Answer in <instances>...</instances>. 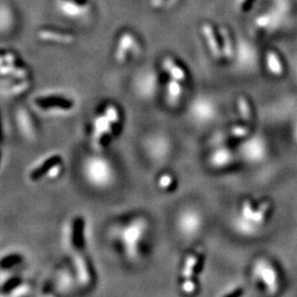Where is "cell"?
I'll list each match as a JSON object with an SVG mask.
<instances>
[{"instance_id": "6da1fadb", "label": "cell", "mask_w": 297, "mask_h": 297, "mask_svg": "<svg viewBox=\"0 0 297 297\" xmlns=\"http://www.w3.org/2000/svg\"><path fill=\"white\" fill-rule=\"evenodd\" d=\"M146 232V221L144 218H136L124 225L120 231V241L129 258L136 257L140 244Z\"/></svg>"}, {"instance_id": "7a4b0ae2", "label": "cell", "mask_w": 297, "mask_h": 297, "mask_svg": "<svg viewBox=\"0 0 297 297\" xmlns=\"http://www.w3.org/2000/svg\"><path fill=\"white\" fill-rule=\"evenodd\" d=\"M84 173L92 185L104 188L113 180V170L110 163L101 157H90L84 165Z\"/></svg>"}, {"instance_id": "3957f363", "label": "cell", "mask_w": 297, "mask_h": 297, "mask_svg": "<svg viewBox=\"0 0 297 297\" xmlns=\"http://www.w3.org/2000/svg\"><path fill=\"white\" fill-rule=\"evenodd\" d=\"M73 262L76 270V276L82 285L86 286L90 282V272L86 257L82 253V250L73 251Z\"/></svg>"}, {"instance_id": "277c9868", "label": "cell", "mask_w": 297, "mask_h": 297, "mask_svg": "<svg viewBox=\"0 0 297 297\" xmlns=\"http://www.w3.org/2000/svg\"><path fill=\"white\" fill-rule=\"evenodd\" d=\"M135 45V38L131 33H123L118 41V47L115 52V59L118 63L122 64L126 61L129 52Z\"/></svg>"}, {"instance_id": "5b68a950", "label": "cell", "mask_w": 297, "mask_h": 297, "mask_svg": "<svg viewBox=\"0 0 297 297\" xmlns=\"http://www.w3.org/2000/svg\"><path fill=\"white\" fill-rule=\"evenodd\" d=\"M37 104L43 109H60V110H70L73 108L72 100L61 97H47L38 98Z\"/></svg>"}, {"instance_id": "8992f818", "label": "cell", "mask_w": 297, "mask_h": 297, "mask_svg": "<svg viewBox=\"0 0 297 297\" xmlns=\"http://www.w3.org/2000/svg\"><path fill=\"white\" fill-rule=\"evenodd\" d=\"M85 222L81 217H77L73 221L72 229V244L74 250H82L84 245Z\"/></svg>"}, {"instance_id": "52a82bcc", "label": "cell", "mask_w": 297, "mask_h": 297, "mask_svg": "<svg viewBox=\"0 0 297 297\" xmlns=\"http://www.w3.org/2000/svg\"><path fill=\"white\" fill-rule=\"evenodd\" d=\"M38 38L41 40H47V41H54L59 43H64V44H70L72 43L74 38L73 35L66 34V33L57 32L53 30H40L38 33Z\"/></svg>"}, {"instance_id": "ba28073f", "label": "cell", "mask_w": 297, "mask_h": 297, "mask_svg": "<svg viewBox=\"0 0 297 297\" xmlns=\"http://www.w3.org/2000/svg\"><path fill=\"white\" fill-rule=\"evenodd\" d=\"M202 33H203L204 38H205V40L208 43V47H209L212 54L214 55L215 58H217V60L220 59L223 52L221 51L220 47L218 44V41H217V38H216V35H215L213 27L208 25V24L203 25V26H202Z\"/></svg>"}, {"instance_id": "9c48e42d", "label": "cell", "mask_w": 297, "mask_h": 297, "mask_svg": "<svg viewBox=\"0 0 297 297\" xmlns=\"http://www.w3.org/2000/svg\"><path fill=\"white\" fill-rule=\"evenodd\" d=\"M61 162V157L59 155H53L42 162L36 169H33L30 173V179L32 181H36L42 176L47 175L49 169L54 167L56 164Z\"/></svg>"}, {"instance_id": "30bf717a", "label": "cell", "mask_w": 297, "mask_h": 297, "mask_svg": "<svg viewBox=\"0 0 297 297\" xmlns=\"http://www.w3.org/2000/svg\"><path fill=\"white\" fill-rule=\"evenodd\" d=\"M86 6L85 1L81 2L80 0H64L61 3V11L65 16H80Z\"/></svg>"}, {"instance_id": "8fae6325", "label": "cell", "mask_w": 297, "mask_h": 297, "mask_svg": "<svg viewBox=\"0 0 297 297\" xmlns=\"http://www.w3.org/2000/svg\"><path fill=\"white\" fill-rule=\"evenodd\" d=\"M164 68L169 73L171 78H174L178 81H183L186 78V73L184 70L175 63V61L171 57H167L164 62Z\"/></svg>"}, {"instance_id": "7c38bea8", "label": "cell", "mask_w": 297, "mask_h": 297, "mask_svg": "<svg viewBox=\"0 0 297 297\" xmlns=\"http://www.w3.org/2000/svg\"><path fill=\"white\" fill-rule=\"evenodd\" d=\"M95 133H98L101 135H109L111 136L112 134V128L110 121L108 120V118L104 115L98 116L96 121H95Z\"/></svg>"}, {"instance_id": "4fadbf2b", "label": "cell", "mask_w": 297, "mask_h": 297, "mask_svg": "<svg viewBox=\"0 0 297 297\" xmlns=\"http://www.w3.org/2000/svg\"><path fill=\"white\" fill-rule=\"evenodd\" d=\"M219 32H220V36H221L222 42H223V45H222V48H223V51H222L223 55H224L226 59L230 60L234 56L233 43H232L230 34H229L228 30L225 27H221Z\"/></svg>"}, {"instance_id": "5bb4252c", "label": "cell", "mask_w": 297, "mask_h": 297, "mask_svg": "<svg viewBox=\"0 0 297 297\" xmlns=\"http://www.w3.org/2000/svg\"><path fill=\"white\" fill-rule=\"evenodd\" d=\"M73 283V276L71 275V272H68V270L64 269L63 271L59 273L57 278V286L59 288V290L61 291L68 290L72 288Z\"/></svg>"}, {"instance_id": "9a60e30c", "label": "cell", "mask_w": 297, "mask_h": 297, "mask_svg": "<svg viewBox=\"0 0 297 297\" xmlns=\"http://www.w3.org/2000/svg\"><path fill=\"white\" fill-rule=\"evenodd\" d=\"M197 261H198L197 255H191L187 259L184 270H183L184 281H193V271H194L195 265L197 264Z\"/></svg>"}, {"instance_id": "2e32d148", "label": "cell", "mask_w": 297, "mask_h": 297, "mask_svg": "<svg viewBox=\"0 0 297 297\" xmlns=\"http://www.w3.org/2000/svg\"><path fill=\"white\" fill-rule=\"evenodd\" d=\"M268 70L276 75H280L283 73V67L278 56L274 52H268L266 56Z\"/></svg>"}, {"instance_id": "e0dca14e", "label": "cell", "mask_w": 297, "mask_h": 297, "mask_svg": "<svg viewBox=\"0 0 297 297\" xmlns=\"http://www.w3.org/2000/svg\"><path fill=\"white\" fill-rule=\"evenodd\" d=\"M105 116L110 121V123L112 125V132H116L120 126V115L118 112V109L112 105L107 106L105 109Z\"/></svg>"}, {"instance_id": "ac0fdd59", "label": "cell", "mask_w": 297, "mask_h": 297, "mask_svg": "<svg viewBox=\"0 0 297 297\" xmlns=\"http://www.w3.org/2000/svg\"><path fill=\"white\" fill-rule=\"evenodd\" d=\"M182 93V88L180 85V81L176 80L174 78H171L168 83V94L169 97L172 99L179 98Z\"/></svg>"}, {"instance_id": "d6986e66", "label": "cell", "mask_w": 297, "mask_h": 297, "mask_svg": "<svg viewBox=\"0 0 297 297\" xmlns=\"http://www.w3.org/2000/svg\"><path fill=\"white\" fill-rule=\"evenodd\" d=\"M21 260H22V257L17 253L9 254L6 257L2 259L1 266L2 268H10V267H13L14 265H17L18 263H20Z\"/></svg>"}, {"instance_id": "ffe728a7", "label": "cell", "mask_w": 297, "mask_h": 297, "mask_svg": "<svg viewBox=\"0 0 297 297\" xmlns=\"http://www.w3.org/2000/svg\"><path fill=\"white\" fill-rule=\"evenodd\" d=\"M239 109L241 112V117L245 122H248L250 120V110H249L248 103L244 97H240L238 100Z\"/></svg>"}, {"instance_id": "44dd1931", "label": "cell", "mask_w": 297, "mask_h": 297, "mask_svg": "<svg viewBox=\"0 0 297 297\" xmlns=\"http://www.w3.org/2000/svg\"><path fill=\"white\" fill-rule=\"evenodd\" d=\"M270 207V203L267 201V202H265L263 203L260 208L258 210L257 212L254 214L253 216V219L256 223H263L264 221V217H265V212L268 210V208Z\"/></svg>"}, {"instance_id": "7402d4cb", "label": "cell", "mask_w": 297, "mask_h": 297, "mask_svg": "<svg viewBox=\"0 0 297 297\" xmlns=\"http://www.w3.org/2000/svg\"><path fill=\"white\" fill-rule=\"evenodd\" d=\"M158 184L162 190H169L173 184V178L169 173H165L159 178Z\"/></svg>"}, {"instance_id": "603a6c76", "label": "cell", "mask_w": 297, "mask_h": 297, "mask_svg": "<svg viewBox=\"0 0 297 297\" xmlns=\"http://www.w3.org/2000/svg\"><path fill=\"white\" fill-rule=\"evenodd\" d=\"M20 279L19 278H13V279H10L9 281L5 285H3V291H12L14 289H16V287L18 285H20Z\"/></svg>"}, {"instance_id": "cb8c5ba5", "label": "cell", "mask_w": 297, "mask_h": 297, "mask_svg": "<svg viewBox=\"0 0 297 297\" xmlns=\"http://www.w3.org/2000/svg\"><path fill=\"white\" fill-rule=\"evenodd\" d=\"M61 171H62V165L60 162V163L56 164L54 167H52L51 169H49V172L47 173V177L49 179H55L60 175Z\"/></svg>"}, {"instance_id": "d4e9b609", "label": "cell", "mask_w": 297, "mask_h": 297, "mask_svg": "<svg viewBox=\"0 0 297 297\" xmlns=\"http://www.w3.org/2000/svg\"><path fill=\"white\" fill-rule=\"evenodd\" d=\"M242 213L244 215V217H246L247 219H253V210H252V205L249 201H245L243 203V207H242Z\"/></svg>"}, {"instance_id": "484cf974", "label": "cell", "mask_w": 297, "mask_h": 297, "mask_svg": "<svg viewBox=\"0 0 297 297\" xmlns=\"http://www.w3.org/2000/svg\"><path fill=\"white\" fill-rule=\"evenodd\" d=\"M28 290L29 289H28V287L26 285H25V284H20V285H18L16 287V289L12 290L10 293L12 295H24Z\"/></svg>"}, {"instance_id": "4316f807", "label": "cell", "mask_w": 297, "mask_h": 297, "mask_svg": "<svg viewBox=\"0 0 297 297\" xmlns=\"http://www.w3.org/2000/svg\"><path fill=\"white\" fill-rule=\"evenodd\" d=\"M247 133H248V130L245 127H235L233 130V134L236 136H243Z\"/></svg>"}, {"instance_id": "83f0119b", "label": "cell", "mask_w": 297, "mask_h": 297, "mask_svg": "<svg viewBox=\"0 0 297 297\" xmlns=\"http://www.w3.org/2000/svg\"><path fill=\"white\" fill-rule=\"evenodd\" d=\"M150 2H151V5L154 8L159 9L163 6L165 0H150Z\"/></svg>"}]
</instances>
